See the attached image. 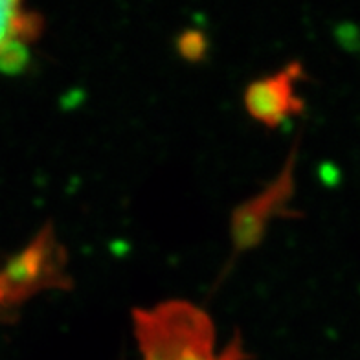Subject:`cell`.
Returning a JSON list of instances; mask_svg holds the SVG:
<instances>
[{
    "instance_id": "7a4b0ae2",
    "label": "cell",
    "mask_w": 360,
    "mask_h": 360,
    "mask_svg": "<svg viewBox=\"0 0 360 360\" xmlns=\"http://www.w3.org/2000/svg\"><path fill=\"white\" fill-rule=\"evenodd\" d=\"M65 265V248L48 224L0 270V307L22 304L41 290L67 287Z\"/></svg>"
},
{
    "instance_id": "277c9868",
    "label": "cell",
    "mask_w": 360,
    "mask_h": 360,
    "mask_svg": "<svg viewBox=\"0 0 360 360\" xmlns=\"http://www.w3.org/2000/svg\"><path fill=\"white\" fill-rule=\"evenodd\" d=\"M302 74V65L290 63L274 74L252 81L245 90L247 112L266 127H280L304 107V101L296 94V81Z\"/></svg>"
},
{
    "instance_id": "5b68a950",
    "label": "cell",
    "mask_w": 360,
    "mask_h": 360,
    "mask_svg": "<svg viewBox=\"0 0 360 360\" xmlns=\"http://www.w3.org/2000/svg\"><path fill=\"white\" fill-rule=\"evenodd\" d=\"M41 28V17L22 2L0 0V70L17 72L24 67Z\"/></svg>"
},
{
    "instance_id": "3957f363",
    "label": "cell",
    "mask_w": 360,
    "mask_h": 360,
    "mask_svg": "<svg viewBox=\"0 0 360 360\" xmlns=\"http://www.w3.org/2000/svg\"><path fill=\"white\" fill-rule=\"evenodd\" d=\"M294 169L296 151L290 153L283 169L269 186L233 210L230 217V236L236 252L256 248L263 241L270 221L287 215V208L294 195Z\"/></svg>"
},
{
    "instance_id": "6da1fadb",
    "label": "cell",
    "mask_w": 360,
    "mask_h": 360,
    "mask_svg": "<svg viewBox=\"0 0 360 360\" xmlns=\"http://www.w3.org/2000/svg\"><path fill=\"white\" fill-rule=\"evenodd\" d=\"M142 360H243L239 342L217 351L212 318L190 302L173 300L157 307L134 311Z\"/></svg>"
}]
</instances>
